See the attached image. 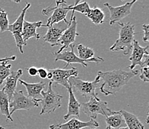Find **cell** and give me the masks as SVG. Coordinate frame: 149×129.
<instances>
[{
	"label": "cell",
	"mask_w": 149,
	"mask_h": 129,
	"mask_svg": "<svg viewBox=\"0 0 149 129\" xmlns=\"http://www.w3.org/2000/svg\"><path fill=\"white\" fill-rule=\"evenodd\" d=\"M53 83L49 82L48 90L42 91V110L40 111V115L45 113H52L54 111L60 108L62 105V96L56 93L52 88Z\"/></svg>",
	"instance_id": "277c9868"
},
{
	"label": "cell",
	"mask_w": 149,
	"mask_h": 129,
	"mask_svg": "<svg viewBox=\"0 0 149 129\" xmlns=\"http://www.w3.org/2000/svg\"><path fill=\"white\" fill-rule=\"evenodd\" d=\"M79 34L77 32V22L76 20V17L74 16V12L72 11V14L69 20V25L67 29L63 32L61 37L59 40V46H62L59 51H56L57 54L62 52L65 49L69 47L74 43L75 39Z\"/></svg>",
	"instance_id": "30bf717a"
},
{
	"label": "cell",
	"mask_w": 149,
	"mask_h": 129,
	"mask_svg": "<svg viewBox=\"0 0 149 129\" xmlns=\"http://www.w3.org/2000/svg\"><path fill=\"white\" fill-rule=\"evenodd\" d=\"M74 47L75 46L74 44L70 46V51H62L59 54H57L56 52L53 53L54 57H55V61H62L65 62L66 65L65 66L64 69H66L71 63H79L84 67H87V63H85L84 61L81 60L80 58H79V57L77 56L75 53H74Z\"/></svg>",
	"instance_id": "5bb4252c"
},
{
	"label": "cell",
	"mask_w": 149,
	"mask_h": 129,
	"mask_svg": "<svg viewBox=\"0 0 149 129\" xmlns=\"http://www.w3.org/2000/svg\"><path fill=\"white\" fill-rule=\"evenodd\" d=\"M30 7H31V4L27 3L25 8L22 9V12L20 13L19 16L17 19V20L13 24H10L8 26V31H9L13 36L17 47L19 50L21 54L24 53L23 47H25L27 45V43L23 41L22 37V32L23 23L25 21V13H26V11Z\"/></svg>",
	"instance_id": "ba28073f"
},
{
	"label": "cell",
	"mask_w": 149,
	"mask_h": 129,
	"mask_svg": "<svg viewBox=\"0 0 149 129\" xmlns=\"http://www.w3.org/2000/svg\"><path fill=\"white\" fill-rule=\"evenodd\" d=\"M80 108L84 113H85L93 120H96L97 115L99 114L107 117L111 114L112 111L108 108L107 102L96 99L94 98H91L88 102L80 104Z\"/></svg>",
	"instance_id": "5b68a950"
},
{
	"label": "cell",
	"mask_w": 149,
	"mask_h": 129,
	"mask_svg": "<svg viewBox=\"0 0 149 129\" xmlns=\"http://www.w3.org/2000/svg\"><path fill=\"white\" fill-rule=\"evenodd\" d=\"M0 113L1 114L6 116L7 120L13 122V118L10 114V110H9L8 98L1 88H0Z\"/></svg>",
	"instance_id": "cb8c5ba5"
},
{
	"label": "cell",
	"mask_w": 149,
	"mask_h": 129,
	"mask_svg": "<svg viewBox=\"0 0 149 129\" xmlns=\"http://www.w3.org/2000/svg\"><path fill=\"white\" fill-rule=\"evenodd\" d=\"M41 101V99H33L28 98V96H25L22 90L15 91L11 100L9 102L10 114L12 115L15 111L19 110L31 111L35 107H39V102Z\"/></svg>",
	"instance_id": "52a82bcc"
},
{
	"label": "cell",
	"mask_w": 149,
	"mask_h": 129,
	"mask_svg": "<svg viewBox=\"0 0 149 129\" xmlns=\"http://www.w3.org/2000/svg\"><path fill=\"white\" fill-rule=\"evenodd\" d=\"M110 129H111V128H110ZM119 129H128V128L127 127H123V128H119Z\"/></svg>",
	"instance_id": "836d02e7"
},
{
	"label": "cell",
	"mask_w": 149,
	"mask_h": 129,
	"mask_svg": "<svg viewBox=\"0 0 149 129\" xmlns=\"http://www.w3.org/2000/svg\"><path fill=\"white\" fill-rule=\"evenodd\" d=\"M69 25V21L67 20L62 21L59 23L54 24L51 26L48 27L47 33L43 37V39L45 42L50 43L52 47L59 46V40L63 32L67 29Z\"/></svg>",
	"instance_id": "7c38bea8"
},
{
	"label": "cell",
	"mask_w": 149,
	"mask_h": 129,
	"mask_svg": "<svg viewBox=\"0 0 149 129\" xmlns=\"http://www.w3.org/2000/svg\"><path fill=\"white\" fill-rule=\"evenodd\" d=\"M22 70L19 69V70H17V71H12L10 73V75L5 79V85L2 90H3L4 93L7 95L8 98L9 102L11 100L13 93H15L16 89H17V82H18L20 77L22 75Z\"/></svg>",
	"instance_id": "9a60e30c"
},
{
	"label": "cell",
	"mask_w": 149,
	"mask_h": 129,
	"mask_svg": "<svg viewBox=\"0 0 149 129\" xmlns=\"http://www.w3.org/2000/svg\"><path fill=\"white\" fill-rule=\"evenodd\" d=\"M107 127H108V126H107ZM108 129H110V128H109V127H108Z\"/></svg>",
	"instance_id": "d590c367"
},
{
	"label": "cell",
	"mask_w": 149,
	"mask_h": 129,
	"mask_svg": "<svg viewBox=\"0 0 149 129\" xmlns=\"http://www.w3.org/2000/svg\"><path fill=\"white\" fill-rule=\"evenodd\" d=\"M120 26L119 38L116 40L110 50L112 51H123V55H128L133 48V43L134 40V25L131 23H119Z\"/></svg>",
	"instance_id": "7a4b0ae2"
},
{
	"label": "cell",
	"mask_w": 149,
	"mask_h": 129,
	"mask_svg": "<svg viewBox=\"0 0 149 129\" xmlns=\"http://www.w3.org/2000/svg\"><path fill=\"white\" fill-rule=\"evenodd\" d=\"M9 25L10 23L8 18V13L2 8H0V32L3 33L8 31Z\"/></svg>",
	"instance_id": "4316f807"
},
{
	"label": "cell",
	"mask_w": 149,
	"mask_h": 129,
	"mask_svg": "<svg viewBox=\"0 0 149 129\" xmlns=\"http://www.w3.org/2000/svg\"><path fill=\"white\" fill-rule=\"evenodd\" d=\"M139 70H131L130 72L123 70L97 73L102 85L100 91L105 96L114 95L129 82L130 80L139 74Z\"/></svg>",
	"instance_id": "6da1fadb"
},
{
	"label": "cell",
	"mask_w": 149,
	"mask_h": 129,
	"mask_svg": "<svg viewBox=\"0 0 149 129\" xmlns=\"http://www.w3.org/2000/svg\"><path fill=\"white\" fill-rule=\"evenodd\" d=\"M19 81L22 85L25 86L28 92V97L33 99H37L38 97L41 96L42 91L45 87V83L44 81H40L38 83H27L26 81L21 80L19 78Z\"/></svg>",
	"instance_id": "ac0fdd59"
},
{
	"label": "cell",
	"mask_w": 149,
	"mask_h": 129,
	"mask_svg": "<svg viewBox=\"0 0 149 129\" xmlns=\"http://www.w3.org/2000/svg\"><path fill=\"white\" fill-rule=\"evenodd\" d=\"M8 61H5L0 63V85L3 84L8 77L10 75V69H11V65L8 64Z\"/></svg>",
	"instance_id": "484cf974"
},
{
	"label": "cell",
	"mask_w": 149,
	"mask_h": 129,
	"mask_svg": "<svg viewBox=\"0 0 149 129\" xmlns=\"http://www.w3.org/2000/svg\"><path fill=\"white\" fill-rule=\"evenodd\" d=\"M77 51L79 55V58L84 61L89 62H96V63H100V62H104L103 58L100 57H93L94 56V51L90 47H85L84 45L79 44L77 46Z\"/></svg>",
	"instance_id": "ffe728a7"
},
{
	"label": "cell",
	"mask_w": 149,
	"mask_h": 129,
	"mask_svg": "<svg viewBox=\"0 0 149 129\" xmlns=\"http://www.w3.org/2000/svg\"><path fill=\"white\" fill-rule=\"evenodd\" d=\"M119 112L123 115L126 127L128 129H145L143 123H141L137 116H135L134 114L124 110L119 111Z\"/></svg>",
	"instance_id": "7402d4cb"
},
{
	"label": "cell",
	"mask_w": 149,
	"mask_h": 129,
	"mask_svg": "<svg viewBox=\"0 0 149 129\" xmlns=\"http://www.w3.org/2000/svg\"><path fill=\"white\" fill-rule=\"evenodd\" d=\"M99 123L96 120L91 119L88 122H82L76 118L71 119L64 124H58L57 128L59 129H82L87 127H98Z\"/></svg>",
	"instance_id": "e0dca14e"
},
{
	"label": "cell",
	"mask_w": 149,
	"mask_h": 129,
	"mask_svg": "<svg viewBox=\"0 0 149 129\" xmlns=\"http://www.w3.org/2000/svg\"><path fill=\"white\" fill-rule=\"evenodd\" d=\"M100 79L99 76L93 80V81H82L77 77H70L68 79V84L73 92L76 91L82 95L85 99L87 98H94L96 99H100L96 93V89L100 84Z\"/></svg>",
	"instance_id": "3957f363"
},
{
	"label": "cell",
	"mask_w": 149,
	"mask_h": 129,
	"mask_svg": "<svg viewBox=\"0 0 149 129\" xmlns=\"http://www.w3.org/2000/svg\"><path fill=\"white\" fill-rule=\"evenodd\" d=\"M68 90V105L67 113L64 116V119H68L70 116H79V110H80V104L78 100L76 99L72 89L70 87Z\"/></svg>",
	"instance_id": "d6986e66"
},
{
	"label": "cell",
	"mask_w": 149,
	"mask_h": 129,
	"mask_svg": "<svg viewBox=\"0 0 149 129\" xmlns=\"http://www.w3.org/2000/svg\"><path fill=\"white\" fill-rule=\"evenodd\" d=\"M95 129H96V128H95Z\"/></svg>",
	"instance_id": "74e56055"
},
{
	"label": "cell",
	"mask_w": 149,
	"mask_h": 129,
	"mask_svg": "<svg viewBox=\"0 0 149 129\" xmlns=\"http://www.w3.org/2000/svg\"><path fill=\"white\" fill-rule=\"evenodd\" d=\"M55 6H49L47 8L42 11V14L45 16H49L52 12V14L48 19L46 25H43V27H50L54 24L59 23L60 22L66 20V17L68 13L69 5H67L65 1H56Z\"/></svg>",
	"instance_id": "8992f818"
},
{
	"label": "cell",
	"mask_w": 149,
	"mask_h": 129,
	"mask_svg": "<svg viewBox=\"0 0 149 129\" xmlns=\"http://www.w3.org/2000/svg\"><path fill=\"white\" fill-rule=\"evenodd\" d=\"M106 129H108V127H107V128H106Z\"/></svg>",
	"instance_id": "8d00e7d4"
},
{
	"label": "cell",
	"mask_w": 149,
	"mask_h": 129,
	"mask_svg": "<svg viewBox=\"0 0 149 129\" xmlns=\"http://www.w3.org/2000/svg\"><path fill=\"white\" fill-rule=\"evenodd\" d=\"M69 10L73 12H79L87 16L91 11V8L88 3L86 2H81L79 0L77 1L74 5H69Z\"/></svg>",
	"instance_id": "d4e9b609"
},
{
	"label": "cell",
	"mask_w": 149,
	"mask_h": 129,
	"mask_svg": "<svg viewBox=\"0 0 149 129\" xmlns=\"http://www.w3.org/2000/svg\"><path fill=\"white\" fill-rule=\"evenodd\" d=\"M136 0H134L132 2H126L125 5L119 7L111 6L108 2L104 4V5L108 8L110 12V25H114L115 23H119L120 20H123L125 17L128 16L131 13V8H132L133 5L136 3Z\"/></svg>",
	"instance_id": "8fae6325"
},
{
	"label": "cell",
	"mask_w": 149,
	"mask_h": 129,
	"mask_svg": "<svg viewBox=\"0 0 149 129\" xmlns=\"http://www.w3.org/2000/svg\"><path fill=\"white\" fill-rule=\"evenodd\" d=\"M105 122L111 129H119L126 127L123 115L119 111H111V114L105 117Z\"/></svg>",
	"instance_id": "44dd1931"
},
{
	"label": "cell",
	"mask_w": 149,
	"mask_h": 129,
	"mask_svg": "<svg viewBox=\"0 0 149 129\" xmlns=\"http://www.w3.org/2000/svg\"><path fill=\"white\" fill-rule=\"evenodd\" d=\"M78 73V70L75 67H72L70 70L57 68L48 70L47 78L51 80L52 83L54 82L56 85H60L66 89H68L70 87L68 79L72 76L77 77Z\"/></svg>",
	"instance_id": "9c48e42d"
},
{
	"label": "cell",
	"mask_w": 149,
	"mask_h": 129,
	"mask_svg": "<svg viewBox=\"0 0 149 129\" xmlns=\"http://www.w3.org/2000/svg\"><path fill=\"white\" fill-rule=\"evenodd\" d=\"M148 46H146V47H142L139 44L137 40H134L132 54L129 58V61L131 62V64L128 66L130 70H134L136 66H140L141 67H143V59H144L146 55H148Z\"/></svg>",
	"instance_id": "4fadbf2b"
},
{
	"label": "cell",
	"mask_w": 149,
	"mask_h": 129,
	"mask_svg": "<svg viewBox=\"0 0 149 129\" xmlns=\"http://www.w3.org/2000/svg\"><path fill=\"white\" fill-rule=\"evenodd\" d=\"M95 25H101L104 23L105 15L103 11L99 8L97 7H94L93 8H91L90 12L86 16Z\"/></svg>",
	"instance_id": "603a6c76"
},
{
	"label": "cell",
	"mask_w": 149,
	"mask_h": 129,
	"mask_svg": "<svg viewBox=\"0 0 149 129\" xmlns=\"http://www.w3.org/2000/svg\"><path fill=\"white\" fill-rule=\"evenodd\" d=\"M143 32H144L143 40V42H145V43H148V31H149L148 25V24H143Z\"/></svg>",
	"instance_id": "f1b7e54d"
},
{
	"label": "cell",
	"mask_w": 149,
	"mask_h": 129,
	"mask_svg": "<svg viewBox=\"0 0 149 129\" xmlns=\"http://www.w3.org/2000/svg\"><path fill=\"white\" fill-rule=\"evenodd\" d=\"M37 75L40 76V78H42V79L47 78V75H48V70L43 67L39 68V69H37Z\"/></svg>",
	"instance_id": "f546056e"
},
{
	"label": "cell",
	"mask_w": 149,
	"mask_h": 129,
	"mask_svg": "<svg viewBox=\"0 0 149 129\" xmlns=\"http://www.w3.org/2000/svg\"><path fill=\"white\" fill-rule=\"evenodd\" d=\"M57 128V125H51L48 129H56Z\"/></svg>",
	"instance_id": "d6a6232c"
},
{
	"label": "cell",
	"mask_w": 149,
	"mask_h": 129,
	"mask_svg": "<svg viewBox=\"0 0 149 129\" xmlns=\"http://www.w3.org/2000/svg\"><path fill=\"white\" fill-rule=\"evenodd\" d=\"M40 27H43V23L42 21L34 22V23H30L28 21H24L23 23L22 32V37L23 41L27 43V41L31 38H36V40H40L41 36L40 34L36 32V29Z\"/></svg>",
	"instance_id": "2e32d148"
},
{
	"label": "cell",
	"mask_w": 149,
	"mask_h": 129,
	"mask_svg": "<svg viewBox=\"0 0 149 129\" xmlns=\"http://www.w3.org/2000/svg\"><path fill=\"white\" fill-rule=\"evenodd\" d=\"M17 58V57L13 55V56L11 57H8V58H1L0 59V63H2V62H5V61H15Z\"/></svg>",
	"instance_id": "1f68e13d"
},
{
	"label": "cell",
	"mask_w": 149,
	"mask_h": 129,
	"mask_svg": "<svg viewBox=\"0 0 149 129\" xmlns=\"http://www.w3.org/2000/svg\"><path fill=\"white\" fill-rule=\"evenodd\" d=\"M0 129H5V128H4L2 125H0Z\"/></svg>",
	"instance_id": "e575fe53"
},
{
	"label": "cell",
	"mask_w": 149,
	"mask_h": 129,
	"mask_svg": "<svg viewBox=\"0 0 149 129\" xmlns=\"http://www.w3.org/2000/svg\"><path fill=\"white\" fill-rule=\"evenodd\" d=\"M148 66H144V67L141 68V70H139L140 72V75H139V78L142 81H143V82L148 83L149 82V78H148Z\"/></svg>",
	"instance_id": "83f0119b"
},
{
	"label": "cell",
	"mask_w": 149,
	"mask_h": 129,
	"mask_svg": "<svg viewBox=\"0 0 149 129\" xmlns=\"http://www.w3.org/2000/svg\"><path fill=\"white\" fill-rule=\"evenodd\" d=\"M28 72V74L31 75V76H36L37 75V68H36L35 66H31V67L28 68L27 69Z\"/></svg>",
	"instance_id": "4dcf8cb0"
}]
</instances>
